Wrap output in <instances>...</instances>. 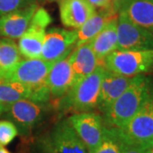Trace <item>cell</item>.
Here are the masks:
<instances>
[{"instance_id": "obj_1", "label": "cell", "mask_w": 153, "mask_h": 153, "mask_svg": "<svg viewBox=\"0 0 153 153\" xmlns=\"http://www.w3.org/2000/svg\"><path fill=\"white\" fill-rule=\"evenodd\" d=\"M153 92V80L146 75L133 76L130 83L103 112L105 125L121 128L141 108Z\"/></svg>"}, {"instance_id": "obj_2", "label": "cell", "mask_w": 153, "mask_h": 153, "mask_svg": "<svg viewBox=\"0 0 153 153\" xmlns=\"http://www.w3.org/2000/svg\"><path fill=\"white\" fill-rule=\"evenodd\" d=\"M105 67L98 66L88 76L72 85L66 95L56 105L60 113L88 112L97 109L101 81Z\"/></svg>"}, {"instance_id": "obj_3", "label": "cell", "mask_w": 153, "mask_h": 153, "mask_svg": "<svg viewBox=\"0 0 153 153\" xmlns=\"http://www.w3.org/2000/svg\"><path fill=\"white\" fill-rule=\"evenodd\" d=\"M55 63L41 58L24 59L17 64L5 80L16 81L30 88L33 90L30 100L51 104L47 77Z\"/></svg>"}, {"instance_id": "obj_4", "label": "cell", "mask_w": 153, "mask_h": 153, "mask_svg": "<svg viewBox=\"0 0 153 153\" xmlns=\"http://www.w3.org/2000/svg\"><path fill=\"white\" fill-rule=\"evenodd\" d=\"M104 66L121 76L133 77L153 71V49H117L104 60Z\"/></svg>"}, {"instance_id": "obj_5", "label": "cell", "mask_w": 153, "mask_h": 153, "mask_svg": "<svg viewBox=\"0 0 153 153\" xmlns=\"http://www.w3.org/2000/svg\"><path fill=\"white\" fill-rule=\"evenodd\" d=\"M118 130L127 144L153 147V92L136 114Z\"/></svg>"}, {"instance_id": "obj_6", "label": "cell", "mask_w": 153, "mask_h": 153, "mask_svg": "<svg viewBox=\"0 0 153 153\" xmlns=\"http://www.w3.org/2000/svg\"><path fill=\"white\" fill-rule=\"evenodd\" d=\"M51 106L50 103L23 99L7 106L4 112L22 135L29 136Z\"/></svg>"}, {"instance_id": "obj_7", "label": "cell", "mask_w": 153, "mask_h": 153, "mask_svg": "<svg viewBox=\"0 0 153 153\" xmlns=\"http://www.w3.org/2000/svg\"><path fill=\"white\" fill-rule=\"evenodd\" d=\"M52 22V18L43 7L35 11L26 33L19 38L18 48L26 59H37L41 57L46 28Z\"/></svg>"}, {"instance_id": "obj_8", "label": "cell", "mask_w": 153, "mask_h": 153, "mask_svg": "<svg viewBox=\"0 0 153 153\" xmlns=\"http://www.w3.org/2000/svg\"><path fill=\"white\" fill-rule=\"evenodd\" d=\"M44 153H88L68 118L61 119L42 140Z\"/></svg>"}, {"instance_id": "obj_9", "label": "cell", "mask_w": 153, "mask_h": 153, "mask_svg": "<svg viewBox=\"0 0 153 153\" xmlns=\"http://www.w3.org/2000/svg\"><path fill=\"white\" fill-rule=\"evenodd\" d=\"M68 121L88 153H93L103 140L105 125L103 117L93 111L73 113Z\"/></svg>"}, {"instance_id": "obj_10", "label": "cell", "mask_w": 153, "mask_h": 153, "mask_svg": "<svg viewBox=\"0 0 153 153\" xmlns=\"http://www.w3.org/2000/svg\"><path fill=\"white\" fill-rule=\"evenodd\" d=\"M117 49H153V33L137 26L122 12L117 17Z\"/></svg>"}, {"instance_id": "obj_11", "label": "cell", "mask_w": 153, "mask_h": 153, "mask_svg": "<svg viewBox=\"0 0 153 153\" xmlns=\"http://www.w3.org/2000/svg\"><path fill=\"white\" fill-rule=\"evenodd\" d=\"M76 29L52 27L46 32L41 59L56 62L66 58L76 49Z\"/></svg>"}, {"instance_id": "obj_12", "label": "cell", "mask_w": 153, "mask_h": 153, "mask_svg": "<svg viewBox=\"0 0 153 153\" xmlns=\"http://www.w3.org/2000/svg\"><path fill=\"white\" fill-rule=\"evenodd\" d=\"M71 53L66 58L56 61L49 72L47 77V86L49 88L50 102L52 105L58 104V102L66 95L73 85Z\"/></svg>"}, {"instance_id": "obj_13", "label": "cell", "mask_w": 153, "mask_h": 153, "mask_svg": "<svg viewBox=\"0 0 153 153\" xmlns=\"http://www.w3.org/2000/svg\"><path fill=\"white\" fill-rule=\"evenodd\" d=\"M58 4L60 22L67 28H79L97 11L88 0H58Z\"/></svg>"}, {"instance_id": "obj_14", "label": "cell", "mask_w": 153, "mask_h": 153, "mask_svg": "<svg viewBox=\"0 0 153 153\" xmlns=\"http://www.w3.org/2000/svg\"><path fill=\"white\" fill-rule=\"evenodd\" d=\"M38 7V3H35L27 8L0 17V36L13 40L21 38L27 30L31 20Z\"/></svg>"}, {"instance_id": "obj_15", "label": "cell", "mask_w": 153, "mask_h": 153, "mask_svg": "<svg viewBox=\"0 0 153 153\" xmlns=\"http://www.w3.org/2000/svg\"><path fill=\"white\" fill-rule=\"evenodd\" d=\"M131 80L132 77L121 76L105 68L100 85L97 109L102 113L105 112L123 94Z\"/></svg>"}, {"instance_id": "obj_16", "label": "cell", "mask_w": 153, "mask_h": 153, "mask_svg": "<svg viewBox=\"0 0 153 153\" xmlns=\"http://www.w3.org/2000/svg\"><path fill=\"white\" fill-rule=\"evenodd\" d=\"M88 44L96 56L99 65L104 66L105 57L117 49V18L108 22Z\"/></svg>"}, {"instance_id": "obj_17", "label": "cell", "mask_w": 153, "mask_h": 153, "mask_svg": "<svg viewBox=\"0 0 153 153\" xmlns=\"http://www.w3.org/2000/svg\"><path fill=\"white\" fill-rule=\"evenodd\" d=\"M119 12L137 26L153 33V0H126Z\"/></svg>"}, {"instance_id": "obj_18", "label": "cell", "mask_w": 153, "mask_h": 153, "mask_svg": "<svg viewBox=\"0 0 153 153\" xmlns=\"http://www.w3.org/2000/svg\"><path fill=\"white\" fill-rule=\"evenodd\" d=\"M117 17L118 14L112 9L96 11L93 16L90 17L80 27L76 29L77 37L76 48L88 43L107 25L108 22Z\"/></svg>"}, {"instance_id": "obj_19", "label": "cell", "mask_w": 153, "mask_h": 153, "mask_svg": "<svg viewBox=\"0 0 153 153\" xmlns=\"http://www.w3.org/2000/svg\"><path fill=\"white\" fill-rule=\"evenodd\" d=\"M71 55V68L74 85L81 79L91 74L100 65L96 56L88 43L76 48L72 51Z\"/></svg>"}, {"instance_id": "obj_20", "label": "cell", "mask_w": 153, "mask_h": 153, "mask_svg": "<svg viewBox=\"0 0 153 153\" xmlns=\"http://www.w3.org/2000/svg\"><path fill=\"white\" fill-rule=\"evenodd\" d=\"M22 60L18 45L10 38L0 39V80H5L7 76Z\"/></svg>"}, {"instance_id": "obj_21", "label": "cell", "mask_w": 153, "mask_h": 153, "mask_svg": "<svg viewBox=\"0 0 153 153\" xmlns=\"http://www.w3.org/2000/svg\"><path fill=\"white\" fill-rule=\"evenodd\" d=\"M33 90L16 81L0 80V103L4 107L23 99H31Z\"/></svg>"}, {"instance_id": "obj_22", "label": "cell", "mask_w": 153, "mask_h": 153, "mask_svg": "<svg viewBox=\"0 0 153 153\" xmlns=\"http://www.w3.org/2000/svg\"><path fill=\"white\" fill-rule=\"evenodd\" d=\"M124 145L118 128L105 126L103 140L93 153H122Z\"/></svg>"}, {"instance_id": "obj_23", "label": "cell", "mask_w": 153, "mask_h": 153, "mask_svg": "<svg viewBox=\"0 0 153 153\" xmlns=\"http://www.w3.org/2000/svg\"><path fill=\"white\" fill-rule=\"evenodd\" d=\"M19 132L16 126L10 120H0V147H4L10 144Z\"/></svg>"}, {"instance_id": "obj_24", "label": "cell", "mask_w": 153, "mask_h": 153, "mask_svg": "<svg viewBox=\"0 0 153 153\" xmlns=\"http://www.w3.org/2000/svg\"><path fill=\"white\" fill-rule=\"evenodd\" d=\"M35 3H37L36 0H0V17Z\"/></svg>"}, {"instance_id": "obj_25", "label": "cell", "mask_w": 153, "mask_h": 153, "mask_svg": "<svg viewBox=\"0 0 153 153\" xmlns=\"http://www.w3.org/2000/svg\"><path fill=\"white\" fill-rule=\"evenodd\" d=\"M147 148L125 143L122 153H148Z\"/></svg>"}, {"instance_id": "obj_26", "label": "cell", "mask_w": 153, "mask_h": 153, "mask_svg": "<svg viewBox=\"0 0 153 153\" xmlns=\"http://www.w3.org/2000/svg\"><path fill=\"white\" fill-rule=\"evenodd\" d=\"M88 1L96 9H100V10L112 9V0H88Z\"/></svg>"}, {"instance_id": "obj_27", "label": "cell", "mask_w": 153, "mask_h": 153, "mask_svg": "<svg viewBox=\"0 0 153 153\" xmlns=\"http://www.w3.org/2000/svg\"><path fill=\"white\" fill-rule=\"evenodd\" d=\"M126 0H112V9L116 13H119L122 5Z\"/></svg>"}, {"instance_id": "obj_28", "label": "cell", "mask_w": 153, "mask_h": 153, "mask_svg": "<svg viewBox=\"0 0 153 153\" xmlns=\"http://www.w3.org/2000/svg\"><path fill=\"white\" fill-rule=\"evenodd\" d=\"M37 3H40V4H47V3H53L55 1H58V0H36Z\"/></svg>"}, {"instance_id": "obj_29", "label": "cell", "mask_w": 153, "mask_h": 153, "mask_svg": "<svg viewBox=\"0 0 153 153\" xmlns=\"http://www.w3.org/2000/svg\"><path fill=\"white\" fill-rule=\"evenodd\" d=\"M4 111H5V107L0 103V115H2L3 113H4Z\"/></svg>"}, {"instance_id": "obj_30", "label": "cell", "mask_w": 153, "mask_h": 153, "mask_svg": "<svg viewBox=\"0 0 153 153\" xmlns=\"http://www.w3.org/2000/svg\"><path fill=\"white\" fill-rule=\"evenodd\" d=\"M0 153H11L10 151H8L4 147H0Z\"/></svg>"}, {"instance_id": "obj_31", "label": "cell", "mask_w": 153, "mask_h": 153, "mask_svg": "<svg viewBox=\"0 0 153 153\" xmlns=\"http://www.w3.org/2000/svg\"><path fill=\"white\" fill-rule=\"evenodd\" d=\"M149 152H150V153H153V147L150 148V149H149Z\"/></svg>"}, {"instance_id": "obj_32", "label": "cell", "mask_w": 153, "mask_h": 153, "mask_svg": "<svg viewBox=\"0 0 153 153\" xmlns=\"http://www.w3.org/2000/svg\"><path fill=\"white\" fill-rule=\"evenodd\" d=\"M148 153H150V152H149V150H148Z\"/></svg>"}]
</instances>
